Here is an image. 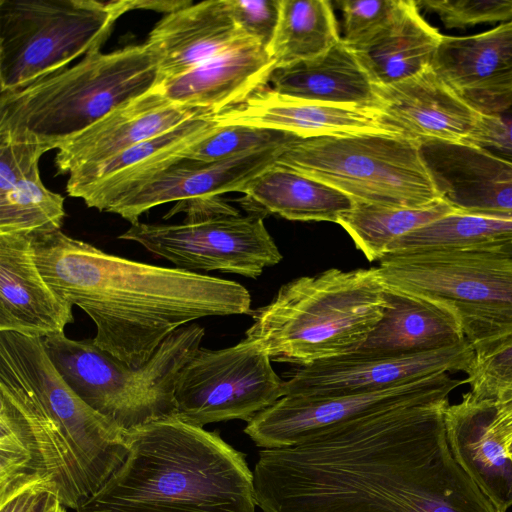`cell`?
Segmentation results:
<instances>
[{
    "label": "cell",
    "mask_w": 512,
    "mask_h": 512,
    "mask_svg": "<svg viewBox=\"0 0 512 512\" xmlns=\"http://www.w3.org/2000/svg\"><path fill=\"white\" fill-rule=\"evenodd\" d=\"M275 165L327 184L358 204L416 208L443 199L422 146L401 136L296 139L283 148Z\"/></svg>",
    "instance_id": "cell-9"
},
{
    "label": "cell",
    "mask_w": 512,
    "mask_h": 512,
    "mask_svg": "<svg viewBox=\"0 0 512 512\" xmlns=\"http://www.w3.org/2000/svg\"><path fill=\"white\" fill-rule=\"evenodd\" d=\"M274 69L266 49L246 38L160 87L175 104L217 113L268 87Z\"/></svg>",
    "instance_id": "cell-24"
},
{
    "label": "cell",
    "mask_w": 512,
    "mask_h": 512,
    "mask_svg": "<svg viewBox=\"0 0 512 512\" xmlns=\"http://www.w3.org/2000/svg\"><path fill=\"white\" fill-rule=\"evenodd\" d=\"M269 87L297 99L378 110L379 84L360 56L340 39L325 53L274 69Z\"/></svg>",
    "instance_id": "cell-26"
},
{
    "label": "cell",
    "mask_w": 512,
    "mask_h": 512,
    "mask_svg": "<svg viewBox=\"0 0 512 512\" xmlns=\"http://www.w3.org/2000/svg\"><path fill=\"white\" fill-rule=\"evenodd\" d=\"M385 286L377 267L330 268L280 287L251 312L246 338L271 361L307 366L356 352L382 318Z\"/></svg>",
    "instance_id": "cell-5"
},
{
    "label": "cell",
    "mask_w": 512,
    "mask_h": 512,
    "mask_svg": "<svg viewBox=\"0 0 512 512\" xmlns=\"http://www.w3.org/2000/svg\"><path fill=\"white\" fill-rule=\"evenodd\" d=\"M497 247H512V219L454 212L397 239L386 254Z\"/></svg>",
    "instance_id": "cell-32"
},
{
    "label": "cell",
    "mask_w": 512,
    "mask_h": 512,
    "mask_svg": "<svg viewBox=\"0 0 512 512\" xmlns=\"http://www.w3.org/2000/svg\"><path fill=\"white\" fill-rule=\"evenodd\" d=\"M378 94V110L387 123L421 146L430 142L464 144L482 117L431 66L399 82L379 85Z\"/></svg>",
    "instance_id": "cell-19"
},
{
    "label": "cell",
    "mask_w": 512,
    "mask_h": 512,
    "mask_svg": "<svg viewBox=\"0 0 512 512\" xmlns=\"http://www.w3.org/2000/svg\"><path fill=\"white\" fill-rule=\"evenodd\" d=\"M246 38L228 0H207L165 13L144 44L163 81L189 72Z\"/></svg>",
    "instance_id": "cell-23"
},
{
    "label": "cell",
    "mask_w": 512,
    "mask_h": 512,
    "mask_svg": "<svg viewBox=\"0 0 512 512\" xmlns=\"http://www.w3.org/2000/svg\"><path fill=\"white\" fill-rule=\"evenodd\" d=\"M202 113L210 112L168 100L159 83L63 142L55 157L57 174L102 163Z\"/></svg>",
    "instance_id": "cell-18"
},
{
    "label": "cell",
    "mask_w": 512,
    "mask_h": 512,
    "mask_svg": "<svg viewBox=\"0 0 512 512\" xmlns=\"http://www.w3.org/2000/svg\"><path fill=\"white\" fill-rule=\"evenodd\" d=\"M213 117L220 126L270 129L299 139L366 133L400 136L379 110L287 97L269 86Z\"/></svg>",
    "instance_id": "cell-20"
},
{
    "label": "cell",
    "mask_w": 512,
    "mask_h": 512,
    "mask_svg": "<svg viewBox=\"0 0 512 512\" xmlns=\"http://www.w3.org/2000/svg\"><path fill=\"white\" fill-rule=\"evenodd\" d=\"M50 150L35 136L0 133V194L39 167L40 158Z\"/></svg>",
    "instance_id": "cell-38"
},
{
    "label": "cell",
    "mask_w": 512,
    "mask_h": 512,
    "mask_svg": "<svg viewBox=\"0 0 512 512\" xmlns=\"http://www.w3.org/2000/svg\"><path fill=\"white\" fill-rule=\"evenodd\" d=\"M127 452L126 431L73 391L42 338L0 331V505L38 488L76 510Z\"/></svg>",
    "instance_id": "cell-2"
},
{
    "label": "cell",
    "mask_w": 512,
    "mask_h": 512,
    "mask_svg": "<svg viewBox=\"0 0 512 512\" xmlns=\"http://www.w3.org/2000/svg\"><path fill=\"white\" fill-rule=\"evenodd\" d=\"M470 393L479 399H493L512 390V337L475 352L472 368L466 374Z\"/></svg>",
    "instance_id": "cell-37"
},
{
    "label": "cell",
    "mask_w": 512,
    "mask_h": 512,
    "mask_svg": "<svg viewBox=\"0 0 512 512\" xmlns=\"http://www.w3.org/2000/svg\"><path fill=\"white\" fill-rule=\"evenodd\" d=\"M431 67L481 114L512 108V21L471 36H444Z\"/></svg>",
    "instance_id": "cell-17"
},
{
    "label": "cell",
    "mask_w": 512,
    "mask_h": 512,
    "mask_svg": "<svg viewBox=\"0 0 512 512\" xmlns=\"http://www.w3.org/2000/svg\"><path fill=\"white\" fill-rule=\"evenodd\" d=\"M449 398L404 404L333 426L253 469L262 512H474L478 489L446 435Z\"/></svg>",
    "instance_id": "cell-1"
},
{
    "label": "cell",
    "mask_w": 512,
    "mask_h": 512,
    "mask_svg": "<svg viewBox=\"0 0 512 512\" xmlns=\"http://www.w3.org/2000/svg\"><path fill=\"white\" fill-rule=\"evenodd\" d=\"M32 512H66V507L56 496L45 492Z\"/></svg>",
    "instance_id": "cell-44"
},
{
    "label": "cell",
    "mask_w": 512,
    "mask_h": 512,
    "mask_svg": "<svg viewBox=\"0 0 512 512\" xmlns=\"http://www.w3.org/2000/svg\"><path fill=\"white\" fill-rule=\"evenodd\" d=\"M31 237L44 279L95 324L93 343L131 367L197 319L252 312L238 282L109 254L61 230Z\"/></svg>",
    "instance_id": "cell-3"
},
{
    "label": "cell",
    "mask_w": 512,
    "mask_h": 512,
    "mask_svg": "<svg viewBox=\"0 0 512 512\" xmlns=\"http://www.w3.org/2000/svg\"><path fill=\"white\" fill-rule=\"evenodd\" d=\"M386 289L450 316L475 352L512 337V251L508 248L389 253L379 260Z\"/></svg>",
    "instance_id": "cell-7"
},
{
    "label": "cell",
    "mask_w": 512,
    "mask_h": 512,
    "mask_svg": "<svg viewBox=\"0 0 512 512\" xmlns=\"http://www.w3.org/2000/svg\"><path fill=\"white\" fill-rule=\"evenodd\" d=\"M343 14L342 41L357 53H365L389 30L402 0L336 1Z\"/></svg>",
    "instance_id": "cell-35"
},
{
    "label": "cell",
    "mask_w": 512,
    "mask_h": 512,
    "mask_svg": "<svg viewBox=\"0 0 512 512\" xmlns=\"http://www.w3.org/2000/svg\"><path fill=\"white\" fill-rule=\"evenodd\" d=\"M469 342L398 355L354 352L298 367L284 380L285 396L334 397L375 392L438 373L463 372L473 366Z\"/></svg>",
    "instance_id": "cell-14"
},
{
    "label": "cell",
    "mask_w": 512,
    "mask_h": 512,
    "mask_svg": "<svg viewBox=\"0 0 512 512\" xmlns=\"http://www.w3.org/2000/svg\"><path fill=\"white\" fill-rule=\"evenodd\" d=\"M38 488L26 489L0 505V512H32L43 494Z\"/></svg>",
    "instance_id": "cell-43"
},
{
    "label": "cell",
    "mask_w": 512,
    "mask_h": 512,
    "mask_svg": "<svg viewBox=\"0 0 512 512\" xmlns=\"http://www.w3.org/2000/svg\"><path fill=\"white\" fill-rule=\"evenodd\" d=\"M341 39L328 0H281L278 23L266 51L275 69L315 58Z\"/></svg>",
    "instance_id": "cell-30"
},
{
    "label": "cell",
    "mask_w": 512,
    "mask_h": 512,
    "mask_svg": "<svg viewBox=\"0 0 512 512\" xmlns=\"http://www.w3.org/2000/svg\"><path fill=\"white\" fill-rule=\"evenodd\" d=\"M147 0H0V92L100 50L116 21Z\"/></svg>",
    "instance_id": "cell-10"
},
{
    "label": "cell",
    "mask_w": 512,
    "mask_h": 512,
    "mask_svg": "<svg viewBox=\"0 0 512 512\" xmlns=\"http://www.w3.org/2000/svg\"><path fill=\"white\" fill-rule=\"evenodd\" d=\"M299 139L291 134L243 125L218 126L189 148L186 158L216 161L252 151L284 146Z\"/></svg>",
    "instance_id": "cell-34"
},
{
    "label": "cell",
    "mask_w": 512,
    "mask_h": 512,
    "mask_svg": "<svg viewBox=\"0 0 512 512\" xmlns=\"http://www.w3.org/2000/svg\"><path fill=\"white\" fill-rule=\"evenodd\" d=\"M118 238L136 242L176 268L192 272L220 271L257 278L282 260L263 215H243L235 207L196 223L137 222Z\"/></svg>",
    "instance_id": "cell-12"
},
{
    "label": "cell",
    "mask_w": 512,
    "mask_h": 512,
    "mask_svg": "<svg viewBox=\"0 0 512 512\" xmlns=\"http://www.w3.org/2000/svg\"><path fill=\"white\" fill-rule=\"evenodd\" d=\"M423 8L438 16L446 29L512 21V0H420Z\"/></svg>",
    "instance_id": "cell-36"
},
{
    "label": "cell",
    "mask_w": 512,
    "mask_h": 512,
    "mask_svg": "<svg viewBox=\"0 0 512 512\" xmlns=\"http://www.w3.org/2000/svg\"><path fill=\"white\" fill-rule=\"evenodd\" d=\"M280 3L281 0H228L237 26L265 49L278 23Z\"/></svg>",
    "instance_id": "cell-39"
},
{
    "label": "cell",
    "mask_w": 512,
    "mask_h": 512,
    "mask_svg": "<svg viewBox=\"0 0 512 512\" xmlns=\"http://www.w3.org/2000/svg\"><path fill=\"white\" fill-rule=\"evenodd\" d=\"M494 414L493 399L467 392L460 402L446 406L444 422L456 461L497 512H507L512 507V460L490 431Z\"/></svg>",
    "instance_id": "cell-25"
},
{
    "label": "cell",
    "mask_w": 512,
    "mask_h": 512,
    "mask_svg": "<svg viewBox=\"0 0 512 512\" xmlns=\"http://www.w3.org/2000/svg\"><path fill=\"white\" fill-rule=\"evenodd\" d=\"M495 414L490 431L505 447L512 441V390L499 393L493 398Z\"/></svg>",
    "instance_id": "cell-42"
},
{
    "label": "cell",
    "mask_w": 512,
    "mask_h": 512,
    "mask_svg": "<svg viewBox=\"0 0 512 512\" xmlns=\"http://www.w3.org/2000/svg\"><path fill=\"white\" fill-rule=\"evenodd\" d=\"M458 212L446 200L416 208H392L355 203L338 224L368 261H379L389 246L406 234Z\"/></svg>",
    "instance_id": "cell-31"
},
{
    "label": "cell",
    "mask_w": 512,
    "mask_h": 512,
    "mask_svg": "<svg viewBox=\"0 0 512 512\" xmlns=\"http://www.w3.org/2000/svg\"><path fill=\"white\" fill-rule=\"evenodd\" d=\"M205 329L195 323L168 336L140 367H131L96 346L65 333L43 344L54 366L93 410L124 431L176 415L175 385L180 371L201 347Z\"/></svg>",
    "instance_id": "cell-8"
},
{
    "label": "cell",
    "mask_w": 512,
    "mask_h": 512,
    "mask_svg": "<svg viewBox=\"0 0 512 512\" xmlns=\"http://www.w3.org/2000/svg\"><path fill=\"white\" fill-rule=\"evenodd\" d=\"M233 208L220 196L196 197L176 202L163 219H170L176 214L184 213L183 223H196L226 213Z\"/></svg>",
    "instance_id": "cell-41"
},
{
    "label": "cell",
    "mask_w": 512,
    "mask_h": 512,
    "mask_svg": "<svg viewBox=\"0 0 512 512\" xmlns=\"http://www.w3.org/2000/svg\"><path fill=\"white\" fill-rule=\"evenodd\" d=\"M464 145L485 149L512 162V108L502 114L485 115Z\"/></svg>",
    "instance_id": "cell-40"
},
{
    "label": "cell",
    "mask_w": 512,
    "mask_h": 512,
    "mask_svg": "<svg viewBox=\"0 0 512 512\" xmlns=\"http://www.w3.org/2000/svg\"><path fill=\"white\" fill-rule=\"evenodd\" d=\"M64 197L43 184L39 167L0 194V234L61 230Z\"/></svg>",
    "instance_id": "cell-33"
},
{
    "label": "cell",
    "mask_w": 512,
    "mask_h": 512,
    "mask_svg": "<svg viewBox=\"0 0 512 512\" xmlns=\"http://www.w3.org/2000/svg\"><path fill=\"white\" fill-rule=\"evenodd\" d=\"M218 126L213 113L198 114L102 163L75 170L68 175L66 190L89 208L106 212L112 203L185 157Z\"/></svg>",
    "instance_id": "cell-15"
},
{
    "label": "cell",
    "mask_w": 512,
    "mask_h": 512,
    "mask_svg": "<svg viewBox=\"0 0 512 512\" xmlns=\"http://www.w3.org/2000/svg\"><path fill=\"white\" fill-rule=\"evenodd\" d=\"M466 384L438 373L393 388L334 397L284 396L247 422L244 433L262 449L300 444L333 426L376 411L449 395Z\"/></svg>",
    "instance_id": "cell-13"
},
{
    "label": "cell",
    "mask_w": 512,
    "mask_h": 512,
    "mask_svg": "<svg viewBox=\"0 0 512 512\" xmlns=\"http://www.w3.org/2000/svg\"><path fill=\"white\" fill-rule=\"evenodd\" d=\"M508 249L512 251V247H509Z\"/></svg>",
    "instance_id": "cell-46"
},
{
    "label": "cell",
    "mask_w": 512,
    "mask_h": 512,
    "mask_svg": "<svg viewBox=\"0 0 512 512\" xmlns=\"http://www.w3.org/2000/svg\"><path fill=\"white\" fill-rule=\"evenodd\" d=\"M243 206L253 213H274L293 221L339 222L355 202L318 180L277 165L254 178L242 190Z\"/></svg>",
    "instance_id": "cell-27"
},
{
    "label": "cell",
    "mask_w": 512,
    "mask_h": 512,
    "mask_svg": "<svg viewBox=\"0 0 512 512\" xmlns=\"http://www.w3.org/2000/svg\"><path fill=\"white\" fill-rule=\"evenodd\" d=\"M504 448L507 456L512 460V441L508 443Z\"/></svg>",
    "instance_id": "cell-45"
},
{
    "label": "cell",
    "mask_w": 512,
    "mask_h": 512,
    "mask_svg": "<svg viewBox=\"0 0 512 512\" xmlns=\"http://www.w3.org/2000/svg\"><path fill=\"white\" fill-rule=\"evenodd\" d=\"M285 146L268 147L216 161L179 158L112 203L106 212L135 224L143 213L165 203L228 192L241 193L249 182L275 165Z\"/></svg>",
    "instance_id": "cell-16"
},
{
    "label": "cell",
    "mask_w": 512,
    "mask_h": 512,
    "mask_svg": "<svg viewBox=\"0 0 512 512\" xmlns=\"http://www.w3.org/2000/svg\"><path fill=\"white\" fill-rule=\"evenodd\" d=\"M385 297L382 318L356 352L408 354L465 340L455 321L434 306L389 289Z\"/></svg>",
    "instance_id": "cell-28"
},
{
    "label": "cell",
    "mask_w": 512,
    "mask_h": 512,
    "mask_svg": "<svg viewBox=\"0 0 512 512\" xmlns=\"http://www.w3.org/2000/svg\"><path fill=\"white\" fill-rule=\"evenodd\" d=\"M128 452L76 512H255L245 454L176 415L126 431Z\"/></svg>",
    "instance_id": "cell-4"
},
{
    "label": "cell",
    "mask_w": 512,
    "mask_h": 512,
    "mask_svg": "<svg viewBox=\"0 0 512 512\" xmlns=\"http://www.w3.org/2000/svg\"><path fill=\"white\" fill-rule=\"evenodd\" d=\"M72 305L47 283L31 233L0 234V331L45 338L74 322Z\"/></svg>",
    "instance_id": "cell-21"
},
{
    "label": "cell",
    "mask_w": 512,
    "mask_h": 512,
    "mask_svg": "<svg viewBox=\"0 0 512 512\" xmlns=\"http://www.w3.org/2000/svg\"><path fill=\"white\" fill-rule=\"evenodd\" d=\"M162 82L146 45L104 53L22 88L0 92V133L35 136L51 150L85 130L116 107Z\"/></svg>",
    "instance_id": "cell-6"
},
{
    "label": "cell",
    "mask_w": 512,
    "mask_h": 512,
    "mask_svg": "<svg viewBox=\"0 0 512 512\" xmlns=\"http://www.w3.org/2000/svg\"><path fill=\"white\" fill-rule=\"evenodd\" d=\"M425 161L442 198L458 212L512 219V162L464 144L430 142Z\"/></svg>",
    "instance_id": "cell-22"
},
{
    "label": "cell",
    "mask_w": 512,
    "mask_h": 512,
    "mask_svg": "<svg viewBox=\"0 0 512 512\" xmlns=\"http://www.w3.org/2000/svg\"><path fill=\"white\" fill-rule=\"evenodd\" d=\"M174 396L176 416L189 424L249 422L285 396V382L267 353L245 337L223 349L200 347L180 371Z\"/></svg>",
    "instance_id": "cell-11"
},
{
    "label": "cell",
    "mask_w": 512,
    "mask_h": 512,
    "mask_svg": "<svg viewBox=\"0 0 512 512\" xmlns=\"http://www.w3.org/2000/svg\"><path fill=\"white\" fill-rule=\"evenodd\" d=\"M443 37L422 17L416 1L402 0L383 38L367 52L356 53L376 82L388 85L431 66Z\"/></svg>",
    "instance_id": "cell-29"
}]
</instances>
